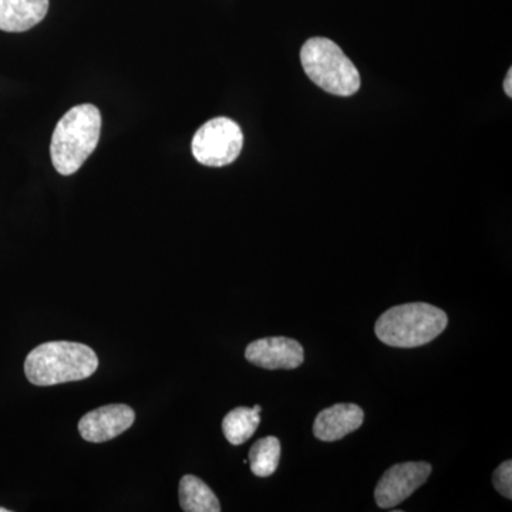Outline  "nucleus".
Wrapping results in <instances>:
<instances>
[{"instance_id": "nucleus-1", "label": "nucleus", "mask_w": 512, "mask_h": 512, "mask_svg": "<svg viewBox=\"0 0 512 512\" xmlns=\"http://www.w3.org/2000/svg\"><path fill=\"white\" fill-rule=\"evenodd\" d=\"M99 359L89 346L76 342H47L37 346L25 360V375L36 386L89 379Z\"/></svg>"}, {"instance_id": "nucleus-2", "label": "nucleus", "mask_w": 512, "mask_h": 512, "mask_svg": "<svg viewBox=\"0 0 512 512\" xmlns=\"http://www.w3.org/2000/svg\"><path fill=\"white\" fill-rule=\"evenodd\" d=\"M101 114L93 104H80L67 111L57 123L50 146L56 171L72 175L82 168L99 144Z\"/></svg>"}, {"instance_id": "nucleus-3", "label": "nucleus", "mask_w": 512, "mask_h": 512, "mask_svg": "<svg viewBox=\"0 0 512 512\" xmlns=\"http://www.w3.org/2000/svg\"><path fill=\"white\" fill-rule=\"evenodd\" d=\"M447 313L430 303L394 306L377 319V339L392 348L412 349L427 345L446 330Z\"/></svg>"}, {"instance_id": "nucleus-4", "label": "nucleus", "mask_w": 512, "mask_h": 512, "mask_svg": "<svg viewBox=\"0 0 512 512\" xmlns=\"http://www.w3.org/2000/svg\"><path fill=\"white\" fill-rule=\"evenodd\" d=\"M305 73L316 86L335 96L349 97L362 86L359 70L335 42L312 37L301 49Z\"/></svg>"}, {"instance_id": "nucleus-5", "label": "nucleus", "mask_w": 512, "mask_h": 512, "mask_svg": "<svg viewBox=\"0 0 512 512\" xmlns=\"http://www.w3.org/2000/svg\"><path fill=\"white\" fill-rule=\"evenodd\" d=\"M244 147V134L234 120L217 117L205 123L192 138V156L202 165L232 164Z\"/></svg>"}, {"instance_id": "nucleus-6", "label": "nucleus", "mask_w": 512, "mask_h": 512, "mask_svg": "<svg viewBox=\"0 0 512 512\" xmlns=\"http://www.w3.org/2000/svg\"><path fill=\"white\" fill-rule=\"evenodd\" d=\"M430 464L400 463L390 467L379 480L375 491L376 503L380 508L397 507L410 497L414 491L419 490L430 477Z\"/></svg>"}, {"instance_id": "nucleus-7", "label": "nucleus", "mask_w": 512, "mask_h": 512, "mask_svg": "<svg viewBox=\"0 0 512 512\" xmlns=\"http://www.w3.org/2000/svg\"><path fill=\"white\" fill-rule=\"evenodd\" d=\"M136 413L126 404H109L84 414L79 421L80 436L90 443H104L116 439L130 429Z\"/></svg>"}, {"instance_id": "nucleus-8", "label": "nucleus", "mask_w": 512, "mask_h": 512, "mask_svg": "<svg viewBox=\"0 0 512 512\" xmlns=\"http://www.w3.org/2000/svg\"><path fill=\"white\" fill-rule=\"evenodd\" d=\"M245 359L262 369H296L305 360L301 343L295 339L275 336L249 343L245 349Z\"/></svg>"}, {"instance_id": "nucleus-9", "label": "nucleus", "mask_w": 512, "mask_h": 512, "mask_svg": "<svg viewBox=\"0 0 512 512\" xmlns=\"http://www.w3.org/2000/svg\"><path fill=\"white\" fill-rule=\"evenodd\" d=\"M365 420V413L357 404H333L322 410L313 423V434L320 441H338L359 430Z\"/></svg>"}, {"instance_id": "nucleus-10", "label": "nucleus", "mask_w": 512, "mask_h": 512, "mask_svg": "<svg viewBox=\"0 0 512 512\" xmlns=\"http://www.w3.org/2000/svg\"><path fill=\"white\" fill-rule=\"evenodd\" d=\"M49 10V0H0V30L22 33L39 25Z\"/></svg>"}, {"instance_id": "nucleus-11", "label": "nucleus", "mask_w": 512, "mask_h": 512, "mask_svg": "<svg viewBox=\"0 0 512 512\" xmlns=\"http://www.w3.org/2000/svg\"><path fill=\"white\" fill-rule=\"evenodd\" d=\"M180 504L185 512H220L217 495L204 481L195 476H184L180 481Z\"/></svg>"}, {"instance_id": "nucleus-12", "label": "nucleus", "mask_w": 512, "mask_h": 512, "mask_svg": "<svg viewBox=\"0 0 512 512\" xmlns=\"http://www.w3.org/2000/svg\"><path fill=\"white\" fill-rule=\"evenodd\" d=\"M259 423H261V416L256 410L237 407L222 420V431H224L225 439L232 446H241L254 436Z\"/></svg>"}, {"instance_id": "nucleus-13", "label": "nucleus", "mask_w": 512, "mask_h": 512, "mask_svg": "<svg viewBox=\"0 0 512 512\" xmlns=\"http://www.w3.org/2000/svg\"><path fill=\"white\" fill-rule=\"evenodd\" d=\"M281 460V443L274 436L256 441L249 451V464L256 477H269L275 473Z\"/></svg>"}, {"instance_id": "nucleus-14", "label": "nucleus", "mask_w": 512, "mask_h": 512, "mask_svg": "<svg viewBox=\"0 0 512 512\" xmlns=\"http://www.w3.org/2000/svg\"><path fill=\"white\" fill-rule=\"evenodd\" d=\"M493 484L495 490L503 497L511 500L512 498V463L511 460L504 461L493 474Z\"/></svg>"}, {"instance_id": "nucleus-15", "label": "nucleus", "mask_w": 512, "mask_h": 512, "mask_svg": "<svg viewBox=\"0 0 512 512\" xmlns=\"http://www.w3.org/2000/svg\"><path fill=\"white\" fill-rule=\"evenodd\" d=\"M504 92L508 97H512V70H508L507 77L504 80Z\"/></svg>"}, {"instance_id": "nucleus-16", "label": "nucleus", "mask_w": 512, "mask_h": 512, "mask_svg": "<svg viewBox=\"0 0 512 512\" xmlns=\"http://www.w3.org/2000/svg\"><path fill=\"white\" fill-rule=\"evenodd\" d=\"M254 410H256V412H258V413H261L262 407L261 406H255Z\"/></svg>"}, {"instance_id": "nucleus-17", "label": "nucleus", "mask_w": 512, "mask_h": 512, "mask_svg": "<svg viewBox=\"0 0 512 512\" xmlns=\"http://www.w3.org/2000/svg\"><path fill=\"white\" fill-rule=\"evenodd\" d=\"M0 512H9V510H6V508L0 507Z\"/></svg>"}]
</instances>
